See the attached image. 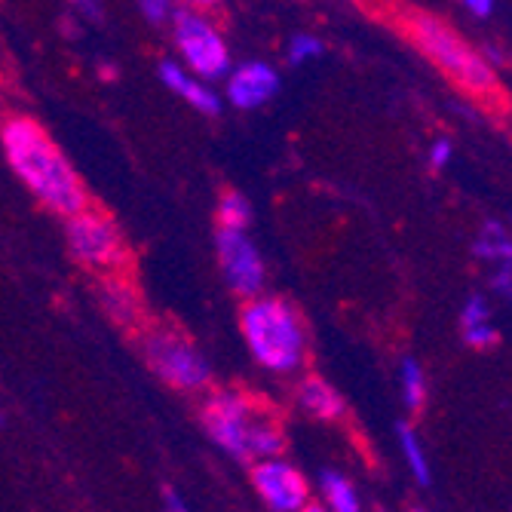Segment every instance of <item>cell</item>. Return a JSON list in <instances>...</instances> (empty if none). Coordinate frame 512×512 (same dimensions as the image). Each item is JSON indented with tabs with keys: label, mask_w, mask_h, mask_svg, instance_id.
Returning a JSON list of instances; mask_svg holds the SVG:
<instances>
[{
	"label": "cell",
	"mask_w": 512,
	"mask_h": 512,
	"mask_svg": "<svg viewBox=\"0 0 512 512\" xmlns=\"http://www.w3.org/2000/svg\"><path fill=\"white\" fill-rule=\"evenodd\" d=\"M0 142H4L13 172L43 206H50L65 218L89 206L74 166L34 120L28 117L7 120L4 129H0Z\"/></svg>",
	"instance_id": "6da1fadb"
},
{
	"label": "cell",
	"mask_w": 512,
	"mask_h": 512,
	"mask_svg": "<svg viewBox=\"0 0 512 512\" xmlns=\"http://www.w3.org/2000/svg\"><path fill=\"white\" fill-rule=\"evenodd\" d=\"M203 424L209 436L237 460L252 457H279L283 451V433L273 421L258 414V408L237 393H218L203 408Z\"/></svg>",
	"instance_id": "7a4b0ae2"
},
{
	"label": "cell",
	"mask_w": 512,
	"mask_h": 512,
	"mask_svg": "<svg viewBox=\"0 0 512 512\" xmlns=\"http://www.w3.org/2000/svg\"><path fill=\"white\" fill-rule=\"evenodd\" d=\"M243 335L252 356L270 371H295L304 359V329L298 313L276 298L252 301L243 310Z\"/></svg>",
	"instance_id": "3957f363"
},
{
	"label": "cell",
	"mask_w": 512,
	"mask_h": 512,
	"mask_svg": "<svg viewBox=\"0 0 512 512\" xmlns=\"http://www.w3.org/2000/svg\"><path fill=\"white\" fill-rule=\"evenodd\" d=\"M408 34L417 43V50H421L439 71H445L457 86L476 92V96H491V92H497V74L491 71V65L482 56H476L445 22L433 16H411Z\"/></svg>",
	"instance_id": "277c9868"
},
{
	"label": "cell",
	"mask_w": 512,
	"mask_h": 512,
	"mask_svg": "<svg viewBox=\"0 0 512 512\" xmlns=\"http://www.w3.org/2000/svg\"><path fill=\"white\" fill-rule=\"evenodd\" d=\"M142 353L157 375L175 390H200L209 381V365L194 350L191 341H184L175 332L154 329L142 338Z\"/></svg>",
	"instance_id": "5b68a950"
},
{
	"label": "cell",
	"mask_w": 512,
	"mask_h": 512,
	"mask_svg": "<svg viewBox=\"0 0 512 512\" xmlns=\"http://www.w3.org/2000/svg\"><path fill=\"white\" fill-rule=\"evenodd\" d=\"M68 249L80 264L96 270H114L123 264V237L117 224L89 206L68 215Z\"/></svg>",
	"instance_id": "8992f818"
},
{
	"label": "cell",
	"mask_w": 512,
	"mask_h": 512,
	"mask_svg": "<svg viewBox=\"0 0 512 512\" xmlns=\"http://www.w3.org/2000/svg\"><path fill=\"white\" fill-rule=\"evenodd\" d=\"M175 43H178L184 62L191 65V71L197 77L218 80L227 74V65H230L227 46L203 16H197L191 10H178L175 13Z\"/></svg>",
	"instance_id": "52a82bcc"
},
{
	"label": "cell",
	"mask_w": 512,
	"mask_h": 512,
	"mask_svg": "<svg viewBox=\"0 0 512 512\" xmlns=\"http://www.w3.org/2000/svg\"><path fill=\"white\" fill-rule=\"evenodd\" d=\"M218 258L227 286L243 298H255L264 286V261L243 230H218Z\"/></svg>",
	"instance_id": "ba28073f"
},
{
	"label": "cell",
	"mask_w": 512,
	"mask_h": 512,
	"mask_svg": "<svg viewBox=\"0 0 512 512\" xmlns=\"http://www.w3.org/2000/svg\"><path fill=\"white\" fill-rule=\"evenodd\" d=\"M252 482L270 509L298 512L307 506V482L301 479V473L295 467H289V463H283V460L264 457L261 463H255Z\"/></svg>",
	"instance_id": "9c48e42d"
},
{
	"label": "cell",
	"mask_w": 512,
	"mask_h": 512,
	"mask_svg": "<svg viewBox=\"0 0 512 512\" xmlns=\"http://www.w3.org/2000/svg\"><path fill=\"white\" fill-rule=\"evenodd\" d=\"M279 89V77L270 65L264 62H252L243 65L240 71L230 74L227 83V99L237 108H261L264 102H270Z\"/></svg>",
	"instance_id": "30bf717a"
},
{
	"label": "cell",
	"mask_w": 512,
	"mask_h": 512,
	"mask_svg": "<svg viewBox=\"0 0 512 512\" xmlns=\"http://www.w3.org/2000/svg\"><path fill=\"white\" fill-rule=\"evenodd\" d=\"M160 80H163L172 92H178V96L188 99L197 111H203V114H218V111H221L215 92H212L203 80H191L188 74H184V68H178L175 62H163V65H160Z\"/></svg>",
	"instance_id": "8fae6325"
},
{
	"label": "cell",
	"mask_w": 512,
	"mask_h": 512,
	"mask_svg": "<svg viewBox=\"0 0 512 512\" xmlns=\"http://www.w3.org/2000/svg\"><path fill=\"white\" fill-rule=\"evenodd\" d=\"M298 402L313 417H319V421H341L344 411H347L341 393L332 384H325L322 378H307L298 390Z\"/></svg>",
	"instance_id": "7c38bea8"
},
{
	"label": "cell",
	"mask_w": 512,
	"mask_h": 512,
	"mask_svg": "<svg viewBox=\"0 0 512 512\" xmlns=\"http://www.w3.org/2000/svg\"><path fill=\"white\" fill-rule=\"evenodd\" d=\"M102 304H105V310H108V316L114 322H120V325H135L138 322V298L126 283H120V279H105Z\"/></svg>",
	"instance_id": "4fadbf2b"
},
{
	"label": "cell",
	"mask_w": 512,
	"mask_h": 512,
	"mask_svg": "<svg viewBox=\"0 0 512 512\" xmlns=\"http://www.w3.org/2000/svg\"><path fill=\"white\" fill-rule=\"evenodd\" d=\"M322 494H325V500H329V506L338 512H356L359 509L356 488L341 473H322Z\"/></svg>",
	"instance_id": "5bb4252c"
},
{
	"label": "cell",
	"mask_w": 512,
	"mask_h": 512,
	"mask_svg": "<svg viewBox=\"0 0 512 512\" xmlns=\"http://www.w3.org/2000/svg\"><path fill=\"white\" fill-rule=\"evenodd\" d=\"M476 255L488 261H509L512 246H509V234L503 224H485V230L476 240Z\"/></svg>",
	"instance_id": "9a60e30c"
},
{
	"label": "cell",
	"mask_w": 512,
	"mask_h": 512,
	"mask_svg": "<svg viewBox=\"0 0 512 512\" xmlns=\"http://www.w3.org/2000/svg\"><path fill=\"white\" fill-rule=\"evenodd\" d=\"M399 445H402V454H405V460H408V467H411V473H414V479L421 482V485H430V460H427V454H424V448H421V442H417V436L402 424L399 427Z\"/></svg>",
	"instance_id": "2e32d148"
},
{
	"label": "cell",
	"mask_w": 512,
	"mask_h": 512,
	"mask_svg": "<svg viewBox=\"0 0 512 512\" xmlns=\"http://www.w3.org/2000/svg\"><path fill=\"white\" fill-rule=\"evenodd\" d=\"M402 396H405V405L411 411H421L424 402H427V381H424V371L414 359H405L402 362Z\"/></svg>",
	"instance_id": "e0dca14e"
},
{
	"label": "cell",
	"mask_w": 512,
	"mask_h": 512,
	"mask_svg": "<svg viewBox=\"0 0 512 512\" xmlns=\"http://www.w3.org/2000/svg\"><path fill=\"white\" fill-rule=\"evenodd\" d=\"M252 221V206L243 194H224L218 206V224L227 230H246Z\"/></svg>",
	"instance_id": "ac0fdd59"
},
{
	"label": "cell",
	"mask_w": 512,
	"mask_h": 512,
	"mask_svg": "<svg viewBox=\"0 0 512 512\" xmlns=\"http://www.w3.org/2000/svg\"><path fill=\"white\" fill-rule=\"evenodd\" d=\"M463 338H467V344L479 347V350H488L500 341V332L491 325V319L485 322H473V325H463Z\"/></svg>",
	"instance_id": "d6986e66"
},
{
	"label": "cell",
	"mask_w": 512,
	"mask_h": 512,
	"mask_svg": "<svg viewBox=\"0 0 512 512\" xmlns=\"http://www.w3.org/2000/svg\"><path fill=\"white\" fill-rule=\"evenodd\" d=\"M316 56H322V40H316L313 34H298V37L292 40V46H289V59H292L295 65L310 62V59H316Z\"/></svg>",
	"instance_id": "ffe728a7"
},
{
	"label": "cell",
	"mask_w": 512,
	"mask_h": 512,
	"mask_svg": "<svg viewBox=\"0 0 512 512\" xmlns=\"http://www.w3.org/2000/svg\"><path fill=\"white\" fill-rule=\"evenodd\" d=\"M485 319H491V307L485 304V298H473L467 307H463V316H460V322H463V325L485 322Z\"/></svg>",
	"instance_id": "44dd1931"
},
{
	"label": "cell",
	"mask_w": 512,
	"mask_h": 512,
	"mask_svg": "<svg viewBox=\"0 0 512 512\" xmlns=\"http://www.w3.org/2000/svg\"><path fill=\"white\" fill-rule=\"evenodd\" d=\"M142 13L151 22H166L172 10H169V0H142Z\"/></svg>",
	"instance_id": "7402d4cb"
},
{
	"label": "cell",
	"mask_w": 512,
	"mask_h": 512,
	"mask_svg": "<svg viewBox=\"0 0 512 512\" xmlns=\"http://www.w3.org/2000/svg\"><path fill=\"white\" fill-rule=\"evenodd\" d=\"M448 160H451V142H448V138H439V142L433 145V151H430V166L445 169Z\"/></svg>",
	"instance_id": "603a6c76"
},
{
	"label": "cell",
	"mask_w": 512,
	"mask_h": 512,
	"mask_svg": "<svg viewBox=\"0 0 512 512\" xmlns=\"http://www.w3.org/2000/svg\"><path fill=\"white\" fill-rule=\"evenodd\" d=\"M463 7L479 19H488L494 13V0H463Z\"/></svg>",
	"instance_id": "cb8c5ba5"
},
{
	"label": "cell",
	"mask_w": 512,
	"mask_h": 512,
	"mask_svg": "<svg viewBox=\"0 0 512 512\" xmlns=\"http://www.w3.org/2000/svg\"><path fill=\"white\" fill-rule=\"evenodd\" d=\"M494 289H497L503 298H509V261H503L500 273L494 276Z\"/></svg>",
	"instance_id": "d4e9b609"
},
{
	"label": "cell",
	"mask_w": 512,
	"mask_h": 512,
	"mask_svg": "<svg viewBox=\"0 0 512 512\" xmlns=\"http://www.w3.org/2000/svg\"><path fill=\"white\" fill-rule=\"evenodd\" d=\"M163 497H166V506H169V509H178V512L184 509V503L178 500V494H175L172 488H163Z\"/></svg>",
	"instance_id": "484cf974"
},
{
	"label": "cell",
	"mask_w": 512,
	"mask_h": 512,
	"mask_svg": "<svg viewBox=\"0 0 512 512\" xmlns=\"http://www.w3.org/2000/svg\"><path fill=\"white\" fill-rule=\"evenodd\" d=\"M188 4H197V7H212V4H221V0H188Z\"/></svg>",
	"instance_id": "4316f807"
},
{
	"label": "cell",
	"mask_w": 512,
	"mask_h": 512,
	"mask_svg": "<svg viewBox=\"0 0 512 512\" xmlns=\"http://www.w3.org/2000/svg\"><path fill=\"white\" fill-rule=\"evenodd\" d=\"M71 4H89V0H71Z\"/></svg>",
	"instance_id": "83f0119b"
}]
</instances>
